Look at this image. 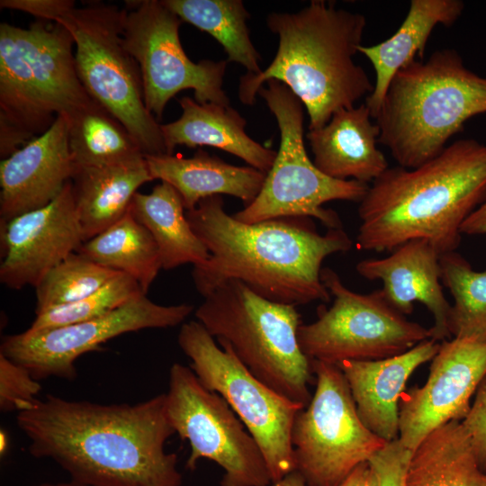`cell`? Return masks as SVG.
<instances>
[{
	"label": "cell",
	"mask_w": 486,
	"mask_h": 486,
	"mask_svg": "<svg viewBox=\"0 0 486 486\" xmlns=\"http://www.w3.org/2000/svg\"><path fill=\"white\" fill-rule=\"evenodd\" d=\"M37 458L57 463L80 486H181L166 393L137 404H99L48 394L17 413Z\"/></svg>",
	"instance_id": "6da1fadb"
},
{
	"label": "cell",
	"mask_w": 486,
	"mask_h": 486,
	"mask_svg": "<svg viewBox=\"0 0 486 486\" xmlns=\"http://www.w3.org/2000/svg\"><path fill=\"white\" fill-rule=\"evenodd\" d=\"M185 215L210 253L192 272L203 297L222 283L238 280L271 302L294 306L328 302L331 295L320 278L322 262L353 247L343 228L322 235L310 218L239 221L225 212L220 195L202 199Z\"/></svg>",
	"instance_id": "7a4b0ae2"
},
{
	"label": "cell",
	"mask_w": 486,
	"mask_h": 486,
	"mask_svg": "<svg viewBox=\"0 0 486 486\" xmlns=\"http://www.w3.org/2000/svg\"><path fill=\"white\" fill-rule=\"evenodd\" d=\"M486 198V144L458 140L414 167H388L359 202L361 249L392 252L414 239L440 254L461 244V226Z\"/></svg>",
	"instance_id": "3957f363"
},
{
	"label": "cell",
	"mask_w": 486,
	"mask_h": 486,
	"mask_svg": "<svg viewBox=\"0 0 486 486\" xmlns=\"http://www.w3.org/2000/svg\"><path fill=\"white\" fill-rule=\"evenodd\" d=\"M266 23L278 36L277 51L259 74L240 77L244 104L253 105L264 83L276 79L302 101L309 130H316L373 92L368 75L354 61L366 27L363 14L313 0L296 13H271Z\"/></svg>",
	"instance_id": "277c9868"
},
{
	"label": "cell",
	"mask_w": 486,
	"mask_h": 486,
	"mask_svg": "<svg viewBox=\"0 0 486 486\" xmlns=\"http://www.w3.org/2000/svg\"><path fill=\"white\" fill-rule=\"evenodd\" d=\"M74 39L61 23L0 24V155L47 131L59 115L93 101L76 67Z\"/></svg>",
	"instance_id": "5b68a950"
},
{
	"label": "cell",
	"mask_w": 486,
	"mask_h": 486,
	"mask_svg": "<svg viewBox=\"0 0 486 486\" xmlns=\"http://www.w3.org/2000/svg\"><path fill=\"white\" fill-rule=\"evenodd\" d=\"M486 112V77L454 49L417 59L392 79L374 117L378 143L400 166L417 167L438 155L465 122Z\"/></svg>",
	"instance_id": "8992f818"
},
{
	"label": "cell",
	"mask_w": 486,
	"mask_h": 486,
	"mask_svg": "<svg viewBox=\"0 0 486 486\" xmlns=\"http://www.w3.org/2000/svg\"><path fill=\"white\" fill-rule=\"evenodd\" d=\"M194 315L217 341L227 343L261 382L304 407L311 399V363L302 351L296 306L255 293L228 280L205 295Z\"/></svg>",
	"instance_id": "52a82bcc"
},
{
	"label": "cell",
	"mask_w": 486,
	"mask_h": 486,
	"mask_svg": "<svg viewBox=\"0 0 486 486\" xmlns=\"http://www.w3.org/2000/svg\"><path fill=\"white\" fill-rule=\"evenodd\" d=\"M266 85L257 94L275 117L280 147L256 198L232 216L249 224L278 218H315L328 230L342 228L338 213L323 204L336 200L360 202L369 184L335 179L320 171L304 145L303 104L280 81L270 79Z\"/></svg>",
	"instance_id": "ba28073f"
},
{
	"label": "cell",
	"mask_w": 486,
	"mask_h": 486,
	"mask_svg": "<svg viewBox=\"0 0 486 486\" xmlns=\"http://www.w3.org/2000/svg\"><path fill=\"white\" fill-rule=\"evenodd\" d=\"M123 9L91 3L58 22L72 34L78 76L88 94L134 138L146 156L168 154L161 124L147 109L140 67L125 48Z\"/></svg>",
	"instance_id": "9c48e42d"
},
{
	"label": "cell",
	"mask_w": 486,
	"mask_h": 486,
	"mask_svg": "<svg viewBox=\"0 0 486 486\" xmlns=\"http://www.w3.org/2000/svg\"><path fill=\"white\" fill-rule=\"evenodd\" d=\"M177 342L202 385L226 400L254 437L272 482L295 471L291 434L295 416L304 406L257 379L227 343L217 344L199 321L184 322Z\"/></svg>",
	"instance_id": "30bf717a"
},
{
	"label": "cell",
	"mask_w": 486,
	"mask_h": 486,
	"mask_svg": "<svg viewBox=\"0 0 486 486\" xmlns=\"http://www.w3.org/2000/svg\"><path fill=\"white\" fill-rule=\"evenodd\" d=\"M320 278L334 297L330 308L320 306L318 319L302 324L298 342L310 360L331 364L391 357L430 338V329L409 320L392 307L382 290L358 293L338 274L324 267Z\"/></svg>",
	"instance_id": "8fae6325"
},
{
	"label": "cell",
	"mask_w": 486,
	"mask_h": 486,
	"mask_svg": "<svg viewBox=\"0 0 486 486\" xmlns=\"http://www.w3.org/2000/svg\"><path fill=\"white\" fill-rule=\"evenodd\" d=\"M310 363L315 392L295 416L291 434L295 470L308 486H339L387 442L360 419L341 369L318 360Z\"/></svg>",
	"instance_id": "7c38bea8"
},
{
	"label": "cell",
	"mask_w": 486,
	"mask_h": 486,
	"mask_svg": "<svg viewBox=\"0 0 486 486\" xmlns=\"http://www.w3.org/2000/svg\"><path fill=\"white\" fill-rule=\"evenodd\" d=\"M166 405L175 432L190 445L186 469L194 470L205 458L223 469L220 486L273 483L254 437L226 400L204 387L190 367L171 366Z\"/></svg>",
	"instance_id": "4fadbf2b"
},
{
	"label": "cell",
	"mask_w": 486,
	"mask_h": 486,
	"mask_svg": "<svg viewBox=\"0 0 486 486\" xmlns=\"http://www.w3.org/2000/svg\"><path fill=\"white\" fill-rule=\"evenodd\" d=\"M122 14L125 48L137 61L147 109L158 120L168 101L193 89L199 104L230 105L223 90L228 61H192L179 37L183 21L161 1H127Z\"/></svg>",
	"instance_id": "5bb4252c"
},
{
	"label": "cell",
	"mask_w": 486,
	"mask_h": 486,
	"mask_svg": "<svg viewBox=\"0 0 486 486\" xmlns=\"http://www.w3.org/2000/svg\"><path fill=\"white\" fill-rule=\"evenodd\" d=\"M193 310L186 303L157 304L143 294L97 319L4 336L0 353L27 368L38 381L51 376L73 380L80 356L104 349L103 344L124 333L176 327Z\"/></svg>",
	"instance_id": "9a60e30c"
},
{
	"label": "cell",
	"mask_w": 486,
	"mask_h": 486,
	"mask_svg": "<svg viewBox=\"0 0 486 486\" xmlns=\"http://www.w3.org/2000/svg\"><path fill=\"white\" fill-rule=\"evenodd\" d=\"M431 361L425 384L403 392L400 400L399 440L410 451L436 428L465 418L486 376V342L444 340Z\"/></svg>",
	"instance_id": "2e32d148"
},
{
	"label": "cell",
	"mask_w": 486,
	"mask_h": 486,
	"mask_svg": "<svg viewBox=\"0 0 486 486\" xmlns=\"http://www.w3.org/2000/svg\"><path fill=\"white\" fill-rule=\"evenodd\" d=\"M83 242L70 180L47 206L1 223L0 281L14 290L36 287Z\"/></svg>",
	"instance_id": "e0dca14e"
},
{
	"label": "cell",
	"mask_w": 486,
	"mask_h": 486,
	"mask_svg": "<svg viewBox=\"0 0 486 486\" xmlns=\"http://www.w3.org/2000/svg\"><path fill=\"white\" fill-rule=\"evenodd\" d=\"M67 115L0 163V222L53 202L74 173Z\"/></svg>",
	"instance_id": "ac0fdd59"
},
{
	"label": "cell",
	"mask_w": 486,
	"mask_h": 486,
	"mask_svg": "<svg viewBox=\"0 0 486 486\" xmlns=\"http://www.w3.org/2000/svg\"><path fill=\"white\" fill-rule=\"evenodd\" d=\"M440 253L427 240H410L383 258L357 263V273L367 280H381L386 302L403 315L413 311L415 302L425 305L433 315L430 338L445 340L451 335L448 319L451 304L441 282Z\"/></svg>",
	"instance_id": "d6986e66"
},
{
	"label": "cell",
	"mask_w": 486,
	"mask_h": 486,
	"mask_svg": "<svg viewBox=\"0 0 486 486\" xmlns=\"http://www.w3.org/2000/svg\"><path fill=\"white\" fill-rule=\"evenodd\" d=\"M439 346L438 341L429 338L391 357L337 364L346 379L360 419L385 442L399 438V406L408 379L432 360Z\"/></svg>",
	"instance_id": "ffe728a7"
},
{
	"label": "cell",
	"mask_w": 486,
	"mask_h": 486,
	"mask_svg": "<svg viewBox=\"0 0 486 486\" xmlns=\"http://www.w3.org/2000/svg\"><path fill=\"white\" fill-rule=\"evenodd\" d=\"M365 104L340 109L321 128L306 135L313 163L326 176L369 184L389 166L377 148L379 129Z\"/></svg>",
	"instance_id": "44dd1931"
},
{
	"label": "cell",
	"mask_w": 486,
	"mask_h": 486,
	"mask_svg": "<svg viewBox=\"0 0 486 486\" xmlns=\"http://www.w3.org/2000/svg\"><path fill=\"white\" fill-rule=\"evenodd\" d=\"M181 116L161 124L169 155L177 145L188 148L213 147L238 157L250 166L266 174L271 169L277 152L251 139L245 131L247 122L230 105L199 104L184 96L178 100Z\"/></svg>",
	"instance_id": "7402d4cb"
},
{
	"label": "cell",
	"mask_w": 486,
	"mask_h": 486,
	"mask_svg": "<svg viewBox=\"0 0 486 486\" xmlns=\"http://www.w3.org/2000/svg\"><path fill=\"white\" fill-rule=\"evenodd\" d=\"M154 179L171 184L181 195L185 211L204 198L229 194L250 204L260 193L266 174L252 166L230 165L199 148L192 158L169 154L146 156Z\"/></svg>",
	"instance_id": "603a6c76"
},
{
	"label": "cell",
	"mask_w": 486,
	"mask_h": 486,
	"mask_svg": "<svg viewBox=\"0 0 486 486\" xmlns=\"http://www.w3.org/2000/svg\"><path fill=\"white\" fill-rule=\"evenodd\" d=\"M464 7L461 0H411L403 22L393 35L376 45L358 48L375 71L374 90L365 99L374 119L395 74L417 58L421 60L434 28L439 24L452 26Z\"/></svg>",
	"instance_id": "cb8c5ba5"
},
{
	"label": "cell",
	"mask_w": 486,
	"mask_h": 486,
	"mask_svg": "<svg viewBox=\"0 0 486 486\" xmlns=\"http://www.w3.org/2000/svg\"><path fill=\"white\" fill-rule=\"evenodd\" d=\"M152 180L146 158L74 168L72 189L84 242L120 220L128 212L138 189Z\"/></svg>",
	"instance_id": "d4e9b609"
},
{
	"label": "cell",
	"mask_w": 486,
	"mask_h": 486,
	"mask_svg": "<svg viewBox=\"0 0 486 486\" xmlns=\"http://www.w3.org/2000/svg\"><path fill=\"white\" fill-rule=\"evenodd\" d=\"M485 481L469 434L462 421L452 420L412 451L405 486H484Z\"/></svg>",
	"instance_id": "484cf974"
},
{
	"label": "cell",
	"mask_w": 486,
	"mask_h": 486,
	"mask_svg": "<svg viewBox=\"0 0 486 486\" xmlns=\"http://www.w3.org/2000/svg\"><path fill=\"white\" fill-rule=\"evenodd\" d=\"M129 211L153 237L163 269L197 266L210 257L188 222L180 194L171 184L161 182L149 194L136 193Z\"/></svg>",
	"instance_id": "4316f807"
},
{
	"label": "cell",
	"mask_w": 486,
	"mask_h": 486,
	"mask_svg": "<svg viewBox=\"0 0 486 486\" xmlns=\"http://www.w3.org/2000/svg\"><path fill=\"white\" fill-rule=\"evenodd\" d=\"M76 253L131 276L145 294L162 268L157 243L129 210L105 230L83 242Z\"/></svg>",
	"instance_id": "83f0119b"
},
{
	"label": "cell",
	"mask_w": 486,
	"mask_h": 486,
	"mask_svg": "<svg viewBox=\"0 0 486 486\" xmlns=\"http://www.w3.org/2000/svg\"><path fill=\"white\" fill-rule=\"evenodd\" d=\"M67 117L74 168L120 165L145 158L124 125L95 101Z\"/></svg>",
	"instance_id": "f1b7e54d"
},
{
	"label": "cell",
	"mask_w": 486,
	"mask_h": 486,
	"mask_svg": "<svg viewBox=\"0 0 486 486\" xmlns=\"http://www.w3.org/2000/svg\"><path fill=\"white\" fill-rule=\"evenodd\" d=\"M183 22L212 36L224 49L228 62L259 74L261 57L251 41L250 14L240 0H161Z\"/></svg>",
	"instance_id": "f546056e"
},
{
	"label": "cell",
	"mask_w": 486,
	"mask_h": 486,
	"mask_svg": "<svg viewBox=\"0 0 486 486\" xmlns=\"http://www.w3.org/2000/svg\"><path fill=\"white\" fill-rule=\"evenodd\" d=\"M441 282L454 298L448 330L456 338L486 342V269L475 271L456 251L440 255Z\"/></svg>",
	"instance_id": "4dcf8cb0"
},
{
	"label": "cell",
	"mask_w": 486,
	"mask_h": 486,
	"mask_svg": "<svg viewBox=\"0 0 486 486\" xmlns=\"http://www.w3.org/2000/svg\"><path fill=\"white\" fill-rule=\"evenodd\" d=\"M118 273L75 252L50 270L35 287V313L81 300Z\"/></svg>",
	"instance_id": "1f68e13d"
},
{
	"label": "cell",
	"mask_w": 486,
	"mask_h": 486,
	"mask_svg": "<svg viewBox=\"0 0 486 486\" xmlns=\"http://www.w3.org/2000/svg\"><path fill=\"white\" fill-rule=\"evenodd\" d=\"M143 294L145 293L134 278L118 273L88 296L37 314L29 328H53L97 319Z\"/></svg>",
	"instance_id": "d6a6232c"
},
{
	"label": "cell",
	"mask_w": 486,
	"mask_h": 486,
	"mask_svg": "<svg viewBox=\"0 0 486 486\" xmlns=\"http://www.w3.org/2000/svg\"><path fill=\"white\" fill-rule=\"evenodd\" d=\"M41 390L30 371L0 353V410L20 412L37 400Z\"/></svg>",
	"instance_id": "836d02e7"
},
{
	"label": "cell",
	"mask_w": 486,
	"mask_h": 486,
	"mask_svg": "<svg viewBox=\"0 0 486 486\" xmlns=\"http://www.w3.org/2000/svg\"><path fill=\"white\" fill-rule=\"evenodd\" d=\"M412 451L404 447L399 438L387 443L368 461L379 486H405L406 472Z\"/></svg>",
	"instance_id": "e575fe53"
},
{
	"label": "cell",
	"mask_w": 486,
	"mask_h": 486,
	"mask_svg": "<svg viewBox=\"0 0 486 486\" xmlns=\"http://www.w3.org/2000/svg\"><path fill=\"white\" fill-rule=\"evenodd\" d=\"M462 423L470 436L479 466L486 473V376L478 386L474 400Z\"/></svg>",
	"instance_id": "d590c367"
},
{
	"label": "cell",
	"mask_w": 486,
	"mask_h": 486,
	"mask_svg": "<svg viewBox=\"0 0 486 486\" xmlns=\"http://www.w3.org/2000/svg\"><path fill=\"white\" fill-rule=\"evenodd\" d=\"M0 7L30 14L38 20L57 22L76 7L72 0H1Z\"/></svg>",
	"instance_id": "8d00e7d4"
},
{
	"label": "cell",
	"mask_w": 486,
	"mask_h": 486,
	"mask_svg": "<svg viewBox=\"0 0 486 486\" xmlns=\"http://www.w3.org/2000/svg\"><path fill=\"white\" fill-rule=\"evenodd\" d=\"M461 233L469 236H486V198L464 221Z\"/></svg>",
	"instance_id": "74e56055"
},
{
	"label": "cell",
	"mask_w": 486,
	"mask_h": 486,
	"mask_svg": "<svg viewBox=\"0 0 486 486\" xmlns=\"http://www.w3.org/2000/svg\"><path fill=\"white\" fill-rule=\"evenodd\" d=\"M356 486H379L378 478L368 462L360 465V474Z\"/></svg>",
	"instance_id": "f35d334b"
},
{
	"label": "cell",
	"mask_w": 486,
	"mask_h": 486,
	"mask_svg": "<svg viewBox=\"0 0 486 486\" xmlns=\"http://www.w3.org/2000/svg\"><path fill=\"white\" fill-rule=\"evenodd\" d=\"M273 486H308L304 478L298 471H293L281 480L273 483Z\"/></svg>",
	"instance_id": "ab89813d"
},
{
	"label": "cell",
	"mask_w": 486,
	"mask_h": 486,
	"mask_svg": "<svg viewBox=\"0 0 486 486\" xmlns=\"http://www.w3.org/2000/svg\"><path fill=\"white\" fill-rule=\"evenodd\" d=\"M360 465L339 486H356L360 474Z\"/></svg>",
	"instance_id": "60d3db41"
},
{
	"label": "cell",
	"mask_w": 486,
	"mask_h": 486,
	"mask_svg": "<svg viewBox=\"0 0 486 486\" xmlns=\"http://www.w3.org/2000/svg\"><path fill=\"white\" fill-rule=\"evenodd\" d=\"M37 486H80V485H77V484L70 482H59V483L45 482V483L39 484Z\"/></svg>",
	"instance_id": "b9f144b4"
},
{
	"label": "cell",
	"mask_w": 486,
	"mask_h": 486,
	"mask_svg": "<svg viewBox=\"0 0 486 486\" xmlns=\"http://www.w3.org/2000/svg\"><path fill=\"white\" fill-rule=\"evenodd\" d=\"M484 486H486V481H485V484H484Z\"/></svg>",
	"instance_id": "7bdbcfd3"
}]
</instances>
